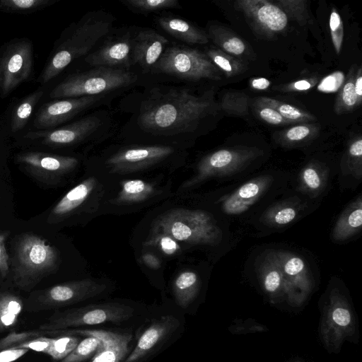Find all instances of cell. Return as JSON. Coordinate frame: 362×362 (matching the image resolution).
<instances>
[{
	"instance_id": "obj_1",
	"label": "cell",
	"mask_w": 362,
	"mask_h": 362,
	"mask_svg": "<svg viewBox=\"0 0 362 362\" xmlns=\"http://www.w3.org/2000/svg\"><path fill=\"white\" fill-rule=\"evenodd\" d=\"M125 95L119 109L129 115L117 136L124 143L189 149L220 111L214 88L198 92L189 84L155 81Z\"/></svg>"
},
{
	"instance_id": "obj_2",
	"label": "cell",
	"mask_w": 362,
	"mask_h": 362,
	"mask_svg": "<svg viewBox=\"0 0 362 362\" xmlns=\"http://www.w3.org/2000/svg\"><path fill=\"white\" fill-rule=\"evenodd\" d=\"M88 155L95 163L115 176L166 173L183 167L189 149L170 145L117 141Z\"/></svg>"
},
{
	"instance_id": "obj_3",
	"label": "cell",
	"mask_w": 362,
	"mask_h": 362,
	"mask_svg": "<svg viewBox=\"0 0 362 362\" xmlns=\"http://www.w3.org/2000/svg\"><path fill=\"white\" fill-rule=\"evenodd\" d=\"M115 126L112 113L105 109H98L54 129H28L15 139L14 144L25 148L46 151L72 152L81 148L84 154L88 155L94 148L114 135Z\"/></svg>"
},
{
	"instance_id": "obj_4",
	"label": "cell",
	"mask_w": 362,
	"mask_h": 362,
	"mask_svg": "<svg viewBox=\"0 0 362 362\" xmlns=\"http://www.w3.org/2000/svg\"><path fill=\"white\" fill-rule=\"evenodd\" d=\"M115 21L111 13L94 10L71 23L54 43L37 82L45 85L74 60L88 55L112 30Z\"/></svg>"
},
{
	"instance_id": "obj_5",
	"label": "cell",
	"mask_w": 362,
	"mask_h": 362,
	"mask_svg": "<svg viewBox=\"0 0 362 362\" xmlns=\"http://www.w3.org/2000/svg\"><path fill=\"white\" fill-rule=\"evenodd\" d=\"M83 170L84 174L78 182L50 211L48 223L84 226L100 216L102 203L113 189L116 177L109 174L88 156Z\"/></svg>"
},
{
	"instance_id": "obj_6",
	"label": "cell",
	"mask_w": 362,
	"mask_h": 362,
	"mask_svg": "<svg viewBox=\"0 0 362 362\" xmlns=\"http://www.w3.org/2000/svg\"><path fill=\"white\" fill-rule=\"evenodd\" d=\"M115 177L113 189L102 203L100 216L136 213L175 194L173 178L166 173Z\"/></svg>"
},
{
	"instance_id": "obj_7",
	"label": "cell",
	"mask_w": 362,
	"mask_h": 362,
	"mask_svg": "<svg viewBox=\"0 0 362 362\" xmlns=\"http://www.w3.org/2000/svg\"><path fill=\"white\" fill-rule=\"evenodd\" d=\"M62 257L59 250L33 233H23L16 240L11 260L16 287L30 291L44 278L59 270Z\"/></svg>"
},
{
	"instance_id": "obj_8",
	"label": "cell",
	"mask_w": 362,
	"mask_h": 362,
	"mask_svg": "<svg viewBox=\"0 0 362 362\" xmlns=\"http://www.w3.org/2000/svg\"><path fill=\"white\" fill-rule=\"evenodd\" d=\"M142 77L134 70L106 66L91 69L68 75L50 91L52 99L120 94L140 85Z\"/></svg>"
},
{
	"instance_id": "obj_9",
	"label": "cell",
	"mask_w": 362,
	"mask_h": 362,
	"mask_svg": "<svg viewBox=\"0 0 362 362\" xmlns=\"http://www.w3.org/2000/svg\"><path fill=\"white\" fill-rule=\"evenodd\" d=\"M150 231L168 234L186 248L214 245L221 238V231L210 213L178 206L159 214L152 221Z\"/></svg>"
},
{
	"instance_id": "obj_10",
	"label": "cell",
	"mask_w": 362,
	"mask_h": 362,
	"mask_svg": "<svg viewBox=\"0 0 362 362\" xmlns=\"http://www.w3.org/2000/svg\"><path fill=\"white\" fill-rule=\"evenodd\" d=\"M148 76L159 77L156 81L187 84L222 78L221 71L204 51L176 42L168 45Z\"/></svg>"
},
{
	"instance_id": "obj_11",
	"label": "cell",
	"mask_w": 362,
	"mask_h": 362,
	"mask_svg": "<svg viewBox=\"0 0 362 362\" xmlns=\"http://www.w3.org/2000/svg\"><path fill=\"white\" fill-rule=\"evenodd\" d=\"M88 155L61 154L25 148L17 153L14 163L39 181L48 185H64L84 168Z\"/></svg>"
},
{
	"instance_id": "obj_12",
	"label": "cell",
	"mask_w": 362,
	"mask_h": 362,
	"mask_svg": "<svg viewBox=\"0 0 362 362\" xmlns=\"http://www.w3.org/2000/svg\"><path fill=\"white\" fill-rule=\"evenodd\" d=\"M110 286L105 279L71 280L33 291L25 299L24 308L30 313L56 310L103 296Z\"/></svg>"
},
{
	"instance_id": "obj_13",
	"label": "cell",
	"mask_w": 362,
	"mask_h": 362,
	"mask_svg": "<svg viewBox=\"0 0 362 362\" xmlns=\"http://www.w3.org/2000/svg\"><path fill=\"white\" fill-rule=\"evenodd\" d=\"M262 154L259 149L250 147L211 151L199 158L192 175L181 182L174 194L184 196L210 179L238 172Z\"/></svg>"
},
{
	"instance_id": "obj_14",
	"label": "cell",
	"mask_w": 362,
	"mask_h": 362,
	"mask_svg": "<svg viewBox=\"0 0 362 362\" xmlns=\"http://www.w3.org/2000/svg\"><path fill=\"white\" fill-rule=\"evenodd\" d=\"M134 311V308L129 305L118 302L92 304L63 311L56 310L40 326L39 329L63 330L103 323H120L129 320Z\"/></svg>"
},
{
	"instance_id": "obj_15",
	"label": "cell",
	"mask_w": 362,
	"mask_h": 362,
	"mask_svg": "<svg viewBox=\"0 0 362 362\" xmlns=\"http://www.w3.org/2000/svg\"><path fill=\"white\" fill-rule=\"evenodd\" d=\"M34 49L27 37L10 40L0 47V98H7L34 72Z\"/></svg>"
},
{
	"instance_id": "obj_16",
	"label": "cell",
	"mask_w": 362,
	"mask_h": 362,
	"mask_svg": "<svg viewBox=\"0 0 362 362\" xmlns=\"http://www.w3.org/2000/svg\"><path fill=\"white\" fill-rule=\"evenodd\" d=\"M118 95L83 96L48 101L36 110L28 129L47 130L57 128L88 112L93 108L106 105Z\"/></svg>"
},
{
	"instance_id": "obj_17",
	"label": "cell",
	"mask_w": 362,
	"mask_h": 362,
	"mask_svg": "<svg viewBox=\"0 0 362 362\" xmlns=\"http://www.w3.org/2000/svg\"><path fill=\"white\" fill-rule=\"evenodd\" d=\"M133 33L134 28H113L98 47L85 57L84 62L92 67L134 70Z\"/></svg>"
},
{
	"instance_id": "obj_18",
	"label": "cell",
	"mask_w": 362,
	"mask_h": 362,
	"mask_svg": "<svg viewBox=\"0 0 362 362\" xmlns=\"http://www.w3.org/2000/svg\"><path fill=\"white\" fill-rule=\"evenodd\" d=\"M234 8L243 13L255 33L266 38L283 33L288 25V17L272 1L238 0Z\"/></svg>"
},
{
	"instance_id": "obj_19",
	"label": "cell",
	"mask_w": 362,
	"mask_h": 362,
	"mask_svg": "<svg viewBox=\"0 0 362 362\" xmlns=\"http://www.w3.org/2000/svg\"><path fill=\"white\" fill-rule=\"evenodd\" d=\"M57 336L93 335L100 340L99 347L89 362H123L132 351V333L103 329H69L55 330Z\"/></svg>"
},
{
	"instance_id": "obj_20",
	"label": "cell",
	"mask_w": 362,
	"mask_h": 362,
	"mask_svg": "<svg viewBox=\"0 0 362 362\" xmlns=\"http://www.w3.org/2000/svg\"><path fill=\"white\" fill-rule=\"evenodd\" d=\"M281 268L284 293L294 303H300L312 288V280L302 258L287 252H274Z\"/></svg>"
},
{
	"instance_id": "obj_21",
	"label": "cell",
	"mask_w": 362,
	"mask_h": 362,
	"mask_svg": "<svg viewBox=\"0 0 362 362\" xmlns=\"http://www.w3.org/2000/svg\"><path fill=\"white\" fill-rule=\"evenodd\" d=\"M169 44V40L154 29L134 28L133 62L134 67L139 68L141 76L149 74Z\"/></svg>"
},
{
	"instance_id": "obj_22",
	"label": "cell",
	"mask_w": 362,
	"mask_h": 362,
	"mask_svg": "<svg viewBox=\"0 0 362 362\" xmlns=\"http://www.w3.org/2000/svg\"><path fill=\"white\" fill-rule=\"evenodd\" d=\"M322 334L327 344L339 346L354 329L351 308L339 293L332 291L324 316Z\"/></svg>"
},
{
	"instance_id": "obj_23",
	"label": "cell",
	"mask_w": 362,
	"mask_h": 362,
	"mask_svg": "<svg viewBox=\"0 0 362 362\" xmlns=\"http://www.w3.org/2000/svg\"><path fill=\"white\" fill-rule=\"evenodd\" d=\"M179 325L178 320L173 315L162 316L153 320L123 362H143L171 337Z\"/></svg>"
},
{
	"instance_id": "obj_24",
	"label": "cell",
	"mask_w": 362,
	"mask_h": 362,
	"mask_svg": "<svg viewBox=\"0 0 362 362\" xmlns=\"http://www.w3.org/2000/svg\"><path fill=\"white\" fill-rule=\"evenodd\" d=\"M45 93V90L39 88L23 98H14L0 115V121L14 141L28 129Z\"/></svg>"
},
{
	"instance_id": "obj_25",
	"label": "cell",
	"mask_w": 362,
	"mask_h": 362,
	"mask_svg": "<svg viewBox=\"0 0 362 362\" xmlns=\"http://www.w3.org/2000/svg\"><path fill=\"white\" fill-rule=\"evenodd\" d=\"M270 175H261L245 182L221 200V209L227 214L238 215L246 211L269 188Z\"/></svg>"
},
{
	"instance_id": "obj_26",
	"label": "cell",
	"mask_w": 362,
	"mask_h": 362,
	"mask_svg": "<svg viewBox=\"0 0 362 362\" xmlns=\"http://www.w3.org/2000/svg\"><path fill=\"white\" fill-rule=\"evenodd\" d=\"M158 26L168 35L187 45H206L209 42L207 33L194 23L171 14L156 18Z\"/></svg>"
},
{
	"instance_id": "obj_27",
	"label": "cell",
	"mask_w": 362,
	"mask_h": 362,
	"mask_svg": "<svg viewBox=\"0 0 362 362\" xmlns=\"http://www.w3.org/2000/svg\"><path fill=\"white\" fill-rule=\"evenodd\" d=\"M206 33L209 40L223 52L244 62L255 59V54L250 45L225 27L211 23L207 26Z\"/></svg>"
},
{
	"instance_id": "obj_28",
	"label": "cell",
	"mask_w": 362,
	"mask_h": 362,
	"mask_svg": "<svg viewBox=\"0 0 362 362\" xmlns=\"http://www.w3.org/2000/svg\"><path fill=\"white\" fill-rule=\"evenodd\" d=\"M200 288L201 279L195 271L189 269L181 270L172 284L176 303L183 309L187 308L198 296Z\"/></svg>"
},
{
	"instance_id": "obj_29",
	"label": "cell",
	"mask_w": 362,
	"mask_h": 362,
	"mask_svg": "<svg viewBox=\"0 0 362 362\" xmlns=\"http://www.w3.org/2000/svg\"><path fill=\"white\" fill-rule=\"evenodd\" d=\"M362 225V198L359 196L340 215L333 228L335 241H344L361 230Z\"/></svg>"
},
{
	"instance_id": "obj_30",
	"label": "cell",
	"mask_w": 362,
	"mask_h": 362,
	"mask_svg": "<svg viewBox=\"0 0 362 362\" xmlns=\"http://www.w3.org/2000/svg\"><path fill=\"white\" fill-rule=\"evenodd\" d=\"M260 279L264 291L272 298L285 294L283 274L274 252L264 259L260 267Z\"/></svg>"
},
{
	"instance_id": "obj_31",
	"label": "cell",
	"mask_w": 362,
	"mask_h": 362,
	"mask_svg": "<svg viewBox=\"0 0 362 362\" xmlns=\"http://www.w3.org/2000/svg\"><path fill=\"white\" fill-rule=\"evenodd\" d=\"M320 132V125L314 123H300L274 134L276 142L285 147H295L305 144Z\"/></svg>"
},
{
	"instance_id": "obj_32",
	"label": "cell",
	"mask_w": 362,
	"mask_h": 362,
	"mask_svg": "<svg viewBox=\"0 0 362 362\" xmlns=\"http://www.w3.org/2000/svg\"><path fill=\"white\" fill-rule=\"evenodd\" d=\"M327 180L326 168L317 161L310 162L300 173V189L310 197L316 196L324 189Z\"/></svg>"
},
{
	"instance_id": "obj_33",
	"label": "cell",
	"mask_w": 362,
	"mask_h": 362,
	"mask_svg": "<svg viewBox=\"0 0 362 362\" xmlns=\"http://www.w3.org/2000/svg\"><path fill=\"white\" fill-rule=\"evenodd\" d=\"M143 247L144 250L155 248L162 257L169 259L181 257L187 250L184 245L168 234L156 231H150L143 243Z\"/></svg>"
},
{
	"instance_id": "obj_34",
	"label": "cell",
	"mask_w": 362,
	"mask_h": 362,
	"mask_svg": "<svg viewBox=\"0 0 362 362\" xmlns=\"http://www.w3.org/2000/svg\"><path fill=\"white\" fill-rule=\"evenodd\" d=\"M23 308L19 296L9 292L0 293V333L16 325Z\"/></svg>"
},
{
	"instance_id": "obj_35",
	"label": "cell",
	"mask_w": 362,
	"mask_h": 362,
	"mask_svg": "<svg viewBox=\"0 0 362 362\" xmlns=\"http://www.w3.org/2000/svg\"><path fill=\"white\" fill-rule=\"evenodd\" d=\"M357 66H351L345 76V81L339 89L334 105L337 115H343L354 110L359 106L354 89V77Z\"/></svg>"
},
{
	"instance_id": "obj_36",
	"label": "cell",
	"mask_w": 362,
	"mask_h": 362,
	"mask_svg": "<svg viewBox=\"0 0 362 362\" xmlns=\"http://www.w3.org/2000/svg\"><path fill=\"white\" fill-rule=\"evenodd\" d=\"M204 52L227 78L239 75L247 69L246 62L234 57L217 47L206 48Z\"/></svg>"
},
{
	"instance_id": "obj_37",
	"label": "cell",
	"mask_w": 362,
	"mask_h": 362,
	"mask_svg": "<svg viewBox=\"0 0 362 362\" xmlns=\"http://www.w3.org/2000/svg\"><path fill=\"white\" fill-rule=\"evenodd\" d=\"M343 173L350 174L358 179L362 175V139L355 136L349 142L341 163Z\"/></svg>"
},
{
	"instance_id": "obj_38",
	"label": "cell",
	"mask_w": 362,
	"mask_h": 362,
	"mask_svg": "<svg viewBox=\"0 0 362 362\" xmlns=\"http://www.w3.org/2000/svg\"><path fill=\"white\" fill-rule=\"evenodd\" d=\"M120 2L132 12L146 16L182 8L177 0H121Z\"/></svg>"
},
{
	"instance_id": "obj_39",
	"label": "cell",
	"mask_w": 362,
	"mask_h": 362,
	"mask_svg": "<svg viewBox=\"0 0 362 362\" xmlns=\"http://www.w3.org/2000/svg\"><path fill=\"white\" fill-rule=\"evenodd\" d=\"M257 102L272 107L284 118L294 124L308 123L316 120L315 117L312 114L274 98L261 97L257 98Z\"/></svg>"
},
{
	"instance_id": "obj_40",
	"label": "cell",
	"mask_w": 362,
	"mask_h": 362,
	"mask_svg": "<svg viewBox=\"0 0 362 362\" xmlns=\"http://www.w3.org/2000/svg\"><path fill=\"white\" fill-rule=\"evenodd\" d=\"M299 206L284 202L269 209L263 215L265 224L270 226H283L291 223L299 213Z\"/></svg>"
},
{
	"instance_id": "obj_41",
	"label": "cell",
	"mask_w": 362,
	"mask_h": 362,
	"mask_svg": "<svg viewBox=\"0 0 362 362\" xmlns=\"http://www.w3.org/2000/svg\"><path fill=\"white\" fill-rule=\"evenodd\" d=\"M218 103L220 111L227 115L245 116L249 112V96L243 92L227 91Z\"/></svg>"
},
{
	"instance_id": "obj_42",
	"label": "cell",
	"mask_w": 362,
	"mask_h": 362,
	"mask_svg": "<svg viewBox=\"0 0 362 362\" xmlns=\"http://www.w3.org/2000/svg\"><path fill=\"white\" fill-rule=\"evenodd\" d=\"M58 0H0V11L28 14L42 10Z\"/></svg>"
},
{
	"instance_id": "obj_43",
	"label": "cell",
	"mask_w": 362,
	"mask_h": 362,
	"mask_svg": "<svg viewBox=\"0 0 362 362\" xmlns=\"http://www.w3.org/2000/svg\"><path fill=\"white\" fill-rule=\"evenodd\" d=\"M272 1L285 13L288 18L296 21L300 25L310 22L307 1L273 0Z\"/></svg>"
},
{
	"instance_id": "obj_44",
	"label": "cell",
	"mask_w": 362,
	"mask_h": 362,
	"mask_svg": "<svg viewBox=\"0 0 362 362\" xmlns=\"http://www.w3.org/2000/svg\"><path fill=\"white\" fill-rule=\"evenodd\" d=\"M79 341V337L76 335L52 337L46 354L55 361H61L74 350Z\"/></svg>"
},
{
	"instance_id": "obj_45",
	"label": "cell",
	"mask_w": 362,
	"mask_h": 362,
	"mask_svg": "<svg viewBox=\"0 0 362 362\" xmlns=\"http://www.w3.org/2000/svg\"><path fill=\"white\" fill-rule=\"evenodd\" d=\"M86 337L60 362H83L93 356L99 347L100 340L93 335H86Z\"/></svg>"
},
{
	"instance_id": "obj_46",
	"label": "cell",
	"mask_w": 362,
	"mask_h": 362,
	"mask_svg": "<svg viewBox=\"0 0 362 362\" xmlns=\"http://www.w3.org/2000/svg\"><path fill=\"white\" fill-rule=\"evenodd\" d=\"M40 337H53L51 330H31L22 332H11L0 339V351L16 348L22 343Z\"/></svg>"
},
{
	"instance_id": "obj_47",
	"label": "cell",
	"mask_w": 362,
	"mask_h": 362,
	"mask_svg": "<svg viewBox=\"0 0 362 362\" xmlns=\"http://www.w3.org/2000/svg\"><path fill=\"white\" fill-rule=\"evenodd\" d=\"M329 30L334 50L337 54L341 52L344 40V25L341 16L335 8H332L329 16Z\"/></svg>"
},
{
	"instance_id": "obj_48",
	"label": "cell",
	"mask_w": 362,
	"mask_h": 362,
	"mask_svg": "<svg viewBox=\"0 0 362 362\" xmlns=\"http://www.w3.org/2000/svg\"><path fill=\"white\" fill-rule=\"evenodd\" d=\"M255 112L258 117L272 125H286L293 124L281 115L272 107L256 101Z\"/></svg>"
},
{
	"instance_id": "obj_49",
	"label": "cell",
	"mask_w": 362,
	"mask_h": 362,
	"mask_svg": "<svg viewBox=\"0 0 362 362\" xmlns=\"http://www.w3.org/2000/svg\"><path fill=\"white\" fill-rule=\"evenodd\" d=\"M345 81V76L341 71H335L321 80L317 90L325 93H332L339 90Z\"/></svg>"
},
{
	"instance_id": "obj_50",
	"label": "cell",
	"mask_w": 362,
	"mask_h": 362,
	"mask_svg": "<svg viewBox=\"0 0 362 362\" xmlns=\"http://www.w3.org/2000/svg\"><path fill=\"white\" fill-rule=\"evenodd\" d=\"M317 83V77L306 78L279 86L275 88V89L282 92H303L309 90L313 88Z\"/></svg>"
},
{
	"instance_id": "obj_51",
	"label": "cell",
	"mask_w": 362,
	"mask_h": 362,
	"mask_svg": "<svg viewBox=\"0 0 362 362\" xmlns=\"http://www.w3.org/2000/svg\"><path fill=\"white\" fill-rule=\"evenodd\" d=\"M8 231H0V279L6 277L10 269L9 256L6 250V241Z\"/></svg>"
},
{
	"instance_id": "obj_52",
	"label": "cell",
	"mask_w": 362,
	"mask_h": 362,
	"mask_svg": "<svg viewBox=\"0 0 362 362\" xmlns=\"http://www.w3.org/2000/svg\"><path fill=\"white\" fill-rule=\"evenodd\" d=\"M52 337H40L25 341L15 349H27L29 351H35L46 354L51 344Z\"/></svg>"
},
{
	"instance_id": "obj_53",
	"label": "cell",
	"mask_w": 362,
	"mask_h": 362,
	"mask_svg": "<svg viewBox=\"0 0 362 362\" xmlns=\"http://www.w3.org/2000/svg\"><path fill=\"white\" fill-rule=\"evenodd\" d=\"M140 262L147 268L157 270L162 267V259L157 254L149 250H144L141 252Z\"/></svg>"
},
{
	"instance_id": "obj_54",
	"label": "cell",
	"mask_w": 362,
	"mask_h": 362,
	"mask_svg": "<svg viewBox=\"0 0 362 362\" xmlns=\"http://www.w3.org/2000/svg\"><path fill=\"white\" fill-rule=\"evenodd\" d=\"M29 351L28 349L21 348H10L0 351V362H13Z\"/></svg>"
},
{
	"instance_id": "obj_55",
	"label": "cell",
	"mask_w": 362,
	"mask_h": 362,
	"mask_svg": "<svg viewBox=\"0 0 362 362\" xmlns=\"http://www.w3.org/2000/svg\"><path fill=\"white\" fill-rule=\"evenodd\" d=\"M354 89L359 105L362 102V68L357 67L354 77Z\"/></svg>"
},
{
	"instance_id": "obj_56",
	"label": "cell",
	"mask_w": 362,
	"mask_h": 362,
	"mask_svg": "<svg viewBox=\"0 0 362 362\" xmlns=\"http://www.w3.org/2000/svg\"><path fill=\"white\" fill-rule=\"evenodd\" d=\"M250 86L254 90H265L271 86V81L264 77L253 78L250 81Z\"/></svg>"
},
{
	"instance_id": "obj_57",
	"label": "cell",
	"mask_w": 362,
	"mask_h": 362,
	"mask_svg": "<svg viewBox=\"0 0 362 362\" xmlns=\"http://www.w3.org/2000/svg\"><path fill=\"white\" fill-rule=\"evenodd\" d=\"M11 140L14 141L0 121V158L1 157L2 147H6L8 141Z\"/></svg>"
},
{
	"instance_id": "obj_58",
	"label": "cell",
	"mask_w": 362,
	"mask_h": 362,
	"mask_svg": "<svg viewBox=\"0 0 362 362\" xmlns=\"http://www.w3.org/2000/svg\"><path fill=\"white\" fill-rule=\"evenodd\" d=\"M0 198H1V197H0Z\"/></svg>"
}]
</instances>
